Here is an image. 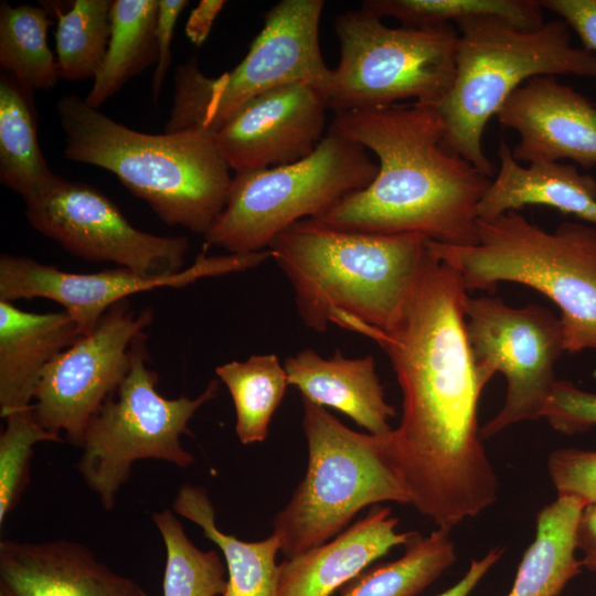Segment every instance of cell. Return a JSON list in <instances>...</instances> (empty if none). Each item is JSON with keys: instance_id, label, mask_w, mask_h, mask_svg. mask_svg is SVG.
Here are the masks:
<instances>
[{"instance_id": "1", "label": "cell", "mask_w": 596, "mask_h": 596, "mask_svg": "<svg viewBox=\"0 0 596 596\" xmlns=\"http://www.w3.org/2000/svg\"><path fill=\"white\" fill-rule=\"evenodd\" d=\"M467 292L460 273L428 249L395 321L370 337L403 393L401 423L386 435L390 457L409 504L446 530L493 505L499 490L478 425L486 386L466 337Z\"/></svg>"}, {"instance_id": "2", "label": "cell", "mask_w": 596, "mask_h": 596, "mask_svg": "<svg viewBox=\"0 0 596 596\" xmlns=\"http://www.w3.org/2000/svg\"><path fill=\"white\" fill-rule=\"evenodd\" d=\"M330 128L379 159L373 181L311 220L341 231L419 234L467 247L478 243V207L491 183L443 147L444 125L430 105L334 114Z\"/></svg>"}, {"instance_id": "3", "label": "cell", "mask_w": 596, "mask_h": 596, "mask_svg": "<svg viewBox=\"0 0 596 596\" xmlns=\"http://www.w3.org/2000/svg\"><path fill=\"white\" fill-rule=\"evenodd\" d=\"M419 234L341 231L311 219L281 231L270 257L291 284L304 324L336 323L369 337L397 318L428 254Z\"/></svg>"}, {"instance_id": "4", "label": "cell", "mask_w": 596, "mask_h": 596, "mask_svg": "<svg viewBox=\"0 0 596 596\" xmlns=\"http://www.w3.org/2000/svg\"><path fill=\"white\" fill-rule=\"evenodd\" d=\"M56 113L65 157L116 174L168 226L204 236L224 210L233 178L212 132L143 134L76 95L62 97Z\"/></svg>"}, {"instance_id": "5", "label": "cell", "mask_w": 596, "mask_h": 596, "mask_svg": "<svg viewBox=\"0 0 596 596\" xmlns=\"http://www.w3.org/2000/svg\"><path fill=\"white\" fill-rule=\"evenodd\" d=\"M457 24L455 78L449 92L430 106L444 125L443 147L492 178L497 168L482 148L490 118L532 77L596 78V54L574 46L571 29L560 18L531 30L497 17Z\"/></svg>"}, {"instance_id": "6", "label": "cell", "mask_w": 596, "mask_h": 596, "mask_svg": "<svg viewBox=\"0 0 596 596\" xmlns=\"http://www.w3.org/2000/svg\"><path fill=\"white\" fill-rule=\"evenodd\" d=\"M455 267L468 291L501 281L528 286L560 309L564 350H596V225L566 221L549 232L520 211L478 221V243L456 247L428 241Z\"/></svg>"}, {"instance_id": "7", "label": "cell", "mask_w": 596, "mask_h": 596, "mask_svg": "<svg viewBox=\"0 0 596 596\" xmlns=\"http://www.w3.org/2000/svg\"><path fill=\"white\" fill-rule=\"evenodd\" d=\"M302 407L307 471L273 520V534L286 558L336 538L368 505L411 503L390 457L387 434L354 432L305 398Z\"/></svg>"}, {"instance_id": "8", "label": "cell", "mask_w": 596, "mask_h": 596, "mask_svg": "<svg viewBox=\"0 0 596 596\" xmlns=\"http://www.w3.org/2000/svg\"><path fill=\"white\" fill-rule=\"evenodd\" d=\"M322 0H281L265 14L264 26L245 57L219 77L203 74L195 58L179 65L163 132L203 129L214 134L242 107L276 87L306 82L326 96L331 68L319 46Z\"/></svg>"}, {"instance_id": "9", "label": "cell", "mask_w": 596, "mask_h": 596, "mask_svg": "<svg viewBox=\"0 0 596 596\" xmlns=\"http://www.w3.org/2000/svg\"><path fill=\"white\" fill-rule=\"evenodd\" d=\"M146 331L131 344V366L86 426L76 469L100 505L111 511L138 460L157 459L188 468L194 456L181 445L189 422L217 396L213 379L194 398H166L157 391L158 373L149 368Z\"/></svg>"}, {"instance_id": "10", "label": "cell", "mask_w": 596, "mask_h": 596, "mask_svg": "<svg viewBox=\"0 0 596 596\" xmlns=\"http://www.w3.org/2000/svg\"><path fill=\"white\" fill-rule=\"evenodd\" d=\"M377 169L364 147L330 128L315 151L297 162L235 173L205 245L228 254L265 251L291 224L368 187Z\"/></svg>"}, {"instance_id": "11", "label": "cell", "mask_w": 596, "mask_h": 596, "mask_svg": "<svg viewBox=\"0 0 596 596\" xmlns=\"http://www.w3.org/2000/svg\"><path fill=\"white\" fill-rule=\"evenodd\" d=\"M334 30L340 60L326 98L334 114L385 108L403 99L433 105L450 89L458 31L391 28L363 10L339 14Z\"/></svg>"}, {"instance_id": "12", "label": "cell", "mask_w": 596, "mask_h": 596, "mask_svg": "<svg viewBox=\"0 0 596 596\" xmlns=\"http://www.w3.org/2000/svg\"><path fill=\"white\" fill-rule=\"evenodd\" d=\"M465 328L477 375L486 386L497 373L507 381L503 406L483 427L482 439L514 424L542 418L564 350L560 320L540 305L515 308L498 297L468 296Z\"/></svg>"}, {"instance_id": "13", "label": "cell", "mask_w": 596, "mask_h": 596, "mask_svg": "<svg viewBox=\"0 0 596 596\" xmlns=\"http://www.w3.org/2000/svg\"><path fill=\"white\" fill-rule=\"evenodd\" d=\"M30 225L70 254L93 263H113L148 276L184 269L187 237L161 236L136 228L96 188L60 175L28 199Z\"/></svg>"}, {"instance_id": "14", "label": "cell", "mask_w": 596, "mask_h": 596, "mask_svg": "<svg viewBox=\"0 0 596 596\" xmlns=\"http://www.w3.org/2000/svg\"><path fill=\"white\" fill-rule=\"evenodd\" d=\"M150 307L129 299L110 307L95 329L57 354L42 371L32 408L39 424L81 447L88 421L131 366V344L153 321Z\"/></svg>"}, {"instance_id": "15", "label": "cell", "mask_w": 596, "mask_h": 596, "mask_svg": "<svg viewBox=\"0 0 596 596\" xmlns=\"http://www.w3.org/2000/svg\"><path fill=\"white\" fill-rule=\"evenodd\" d=\"M206 245L188 268L168 276H148L124 267L79 274L42 264L33 258L0 256V299L45 298L63 307L82 336L92 332L105 312L124 299L162 287L181 288L201 278L242 272L270 257L268 249L219 256L206 255Z\"/></svg>"}, {"instance_id": "16", "label": "cell", "mask_w": 596, "mask_h": 596, "mask_svg": "<svg viewBox=\"0 0 596 596\" xmlns=\"http://www.w3.org/2000/svg\"><path fill=\"white\" fill-rule=\"evenodd\" d=\"M327 109L315 85L286 84L242 107L213 134L214 141L235 173L290 164L311 155L323 138Z\"/></svg>"}, {"instance_id": "17", "label": "cell", "mask_w": 596, "mask_h": 596, "mask_svg": "<svg viewBox=\"0 0 596 596\" xmlns=\"http://www.w3.org/2000/svg\"><path fill=\"white\" fill-rule=\"evenodd\" d=\"M497 118L518 132L512 156L520 163L570 159L585 169L596 166V105L556 76L524 82Z\"/></svg>"}, {"instance_id": "18", "label": "cell", "mask_w": 596, "mask_h": 596, "mask_svg": "<svg viewBox=\"0 0 596 596\" xmlns=\"http://www.w3.org/2000/svg\"><path fill=\"white\" fill-rule=\"evenodd\" d=\"M0 594L3 596H148L79 542H0Z\"/></svg>"}, {"instance_id": "19", "label": "cell", "mask_w": 596, "mask_h": 596, "mask_svg": "<svg viewBox=\"0 0 596 596\" xmlns=\"http://www.w3.org/2000/svg\"><path fill=\"white\" fill-rule=\"evenodd\" d=\"M390 507L373 505L364 518L330 542L279 564L277 596H331L415 531L397 532Z\"/></svg>"}, {"instance_id": "20", "label": "cell", "mask_w": 596, "mask_h": 596, "mask_svg": "<svg viewBox=\"0 0 596 596\" xmlns=\"http://www.w3.org/2000/svg\"><path fill=\"white\" fill-rule=\"evenodd\" d=\"M284 368L288 384L302 398L342 412L370 434L386 435L393 430L390 418L396 412L385 400L372 355L347 358L336 351L323 358L307 348L286 358Z\"/></svg>"}, {"instance_id": "21", "label": "cell", "mask_w": 596, "mask_h": 596, "mask_svg": "<svg viewBox=\"0 0 596 596\" xmlns=\"http://www.w3.org/2000/svg\"><path fill=\"white\" fill-rule=\"evenodd\" d=\"M82 334L65 311L35 313L0 299V415L30 407L44 368Z\"/></svg>"}, {"instance_id": "22", "label": "cell", "mask_w": 596, "mask_h": 596, "mask_svg": "<svg viewBox=\"0 0 596 596\" xmlns=\"http://www.w3.org/2000/svg\"><path fill=\"white\" fill-rule=\"evenodd\" d=\"M499 170L478 207L480 220H490L525 205H545L596 225V179L576 166L558 161L522 166L500 138Z\"/></svg>"}, {"instance_id": "23", "label": "cell", "mask_w": 596, "mask_h": 596, "mask_svg": "<svg viewBox=\"0 0 596 596\" xmlns=\"http://www.w3.org/2000/svg\"><path fill=\"white\" fill-rule=\"evenodd\" d=\"M584 507L575 498L556 497L538 512L534 539L508 596H558L581 573L576 538Z\"/></svg>"}, {"instance_id": "24", "label": "cell", "mask_w": 596, "mask_h": 596, "mask_svg": "<svg viewBox=\"0 0 596 596\" xmlns=\"http://www.w3.org/2000/svg\"><path fill=\"white\" fill-rule=\"evenodd\" d=\"M172 510L200 526L205 538L223 553L227 584L221 596H277L279 565L275 558L280 544L276 535L246 542L222 532L215 523L210 496L202 486H181Z\"/></svg>"}, {"instance_id": "25", "label": "cell", "mask_w": 596, "mask_h": 596, "mask_svg": "<svg viewBox=\"0 0 596 596\" xmlns=\"http://www.w3.org/2000/svg\"><path fill=\"white\" fill-rule=\"evenodd\" d=\"M32 93L9 73H1L0 181L24 201L58 177L49 168L40 148Z\"/></svg>"}, {"instance_id": "26", "label": "cell", "mask_w": 596, "mask_h": 596, "mask_svg": "<svg viewBox=\"0 0 596 596\" xmlns=\"http://www.w3.org/2000/svg\"><path fill=\"white\" fill-rule=\"evenodd\" d=\"M158 9L159 0H114L107 53L84 99L88 106L98 109L131 77L157 63Z\"/></svg>"}, {"instance_id": "27", "label": "cell", "mask_w": 596, "mask_h": 596, "mask_svg": "<svg viewBox=\"0 0 596 596\" xmlns=\"http://www.w3.org/2000/svg\"><path fill=\"white\" fill-rule=\"evenodd\" d=\"M457 560L450 530L422 536L415 531L404 554L363 571L340 588L341 596H416Z\"/></svg>"}, {"instance_id": "28", "label": "cell", "mask_w": 596, "mask_h": 596, "mask_svg": "<svg viewBox=\"0 0 596 596\" xmlns=\"http://www.w3.org/2000/svg\"><path fill=\"white\" fill-rule=\"evenodd\" d=\"M215 373L231 394L240 441L245 445L264 441L289 385L284 365L273 353L254 354L245 361L221 364Z\"/></svg>"}, {"instance_id": "29", "label": "cell", "mask_w": 596, "mask_h": 596, "mask_svg": "<svg viewBox=\"0 0 596 596\" xmlns=\"http://www.w3.org/2000/svg\"><path fill=\"white\" fill-rule=\"evenodd\" d=\"M47 12L39 6L0 3V65L32 91L52 88L60 78L46 41Z\"/></svg>"}, {"instance_id": "30", "label": "cell", "mask_w": 596, "mask_h": 596, "mask_svg": "<svg viewBox=\"0 0 596 596\" xmlns=\"http://www.w3.org/2000/svg\"><path fill=\"white\" fill-rule=\"evenodd\" d=\"M361 9L406 28H435L476 17H497L522 29L544 23L540 0H366Z\"/></svg>"}, {"instance_id": "31", "label": "cell", "mask_w": 596, "mask_h": 596, "mask_svg": "<svg viewBox=\"0 0 596 596\" xmlns=\"http://www.w3.org/2000/svg\"><path fill=\"white\" fill-rule=\"evenodd\" d=\"M114 0H76L57 14L56 64L60 77L67 81L95 78L110 38Z\"/></svg>"}, {"instance_id": "32", "label": "cell", "mask_w": 596, "mask_h": 596, "mask_svg": "<svg viewBox=\"0 0 596 596\" xmlns=\"http://www.w3.org/2000/svg\"><path fill=\"white\" fill-rule=\"evenodd\" d=\"M151 518L166 549L163 596H221L227 584L221 556L198 549L173 510L156 511Z\"/></svg>"}, {"instance_id": "33", "label": "cell", "mask_w": 596, "mask_h": 596, "mask_svg": "<svg viewBox=\"0 0 596 596\" xmlns=\"http://www.w3.org/2000/svg\"><path fill=\"white\" fill-rule=\"evenodd\" d=\"M62 443L63 437L43 428L32 405L4 418L0 434V524L19 503L29 481L33 448L38 443Z\"/></svg>"}, {"instance_id": "34", "label": "cell", "mask_w": 596, "mask_h": 596, "mask_svg": "<svg viewBox=\"0 0 596 596\" xmlns=\"http://www.w3.org/2000/svg\"><path fill=\"white\" fill-rule=\"evenodd\" d=\"M547 472L557 497H572L585 507L596 502V450L558 448L547 457Z\"/></svg>"}, {"instance_id": "35", "label": "cell", "mask_w": 596, "mask_h": 596, "mask_svg": "<svg viewBox=\"0 0 596 596\" xmlns=\"http://www.w3.org/2000/svg\"><path fill=\"white\" fill-rule=\"evenodd\" d=\"M561 434L586 433L596 426V393L578 389L567 380H556L542 412Z\"/></svg>"}, {"instance_id": "36", "label": "cell", "mask_w": 596, "mask_h": 596, "mask_svg": "<svg viewBox=\"0 0 596 596\" xmlns=\"http://www.w3.org/2000/svg\"><path fill=\"white\" fill-rule=\"evenodd\" d=\"M189 4L187 0H159L156 26L158 56L152 75V97L157 103L171 63V43L177 20Z\"/></svg>"}, {"instance_id": "37", "label": "cell", "mask_w": 596, "mask_h": 596, "mask_svg": "<svg viewBox=\"0 0 596 596\" xmlns=\"http://www.w3.org/2000/svg\"><path fill=\"white\" fill-rule=\"evenodd\" d=\"M581 39L583 47L596 54V0H540Z\"/></svg>"}, {"instance_id": "38", "label": "cell", "mask_w": 596, "mask_h": 596, "mask_svg": "<svg viewBox=\"0 0 596 596\" xmlns=\"http://www.w3.org/2000/svg\"><path fill=\"white\" fill-rule=\"evenodd\" d=\"M504 549L491 547L481 558L471 560L468 571L451 587L437 596H469L487 573L502 557Z\"/></svg>"}, {"instance_id": "39", "label": "cell", "mask_w": 596, "mask_h": 596, "mask_svg": "<svg viewBox=\"0 0 596 596\" xmlns=\"http://www.w3.org/2000/svg\"><path fill=\"white\" fill-rule=\"evenodd\" d=\"M582 566L596 574V502L584 507L577 526Z\"/></svg>"}, {"instance_id": "40", "label": "cell", "mask_w": 596, "mask_h": 596, "mask_svg": "<svg viewBox=\"0 0 596 596\" xmlns=\"http://www.w3.org/2000/svg\"><path fill=\"white\" fill-rule=\"evenodd\" d=\"M224 4L223 0H202L193 9L185 25V33L195 46H201L206 41Z\"/></svg>"}, {"instance_id": "41", "label": "cell", "mask_w": 596, "mask_h": 596, "mask_svg": "<svg viewBox=\"0 0 596 596\" xmlns=\"http://www.w3.org/2000/svg\"><path fill=\"white\" fill-rule=\"evenodd\" d=\"M0 596H3V595L0 594Z\"/></svg>"}]
</instances>
